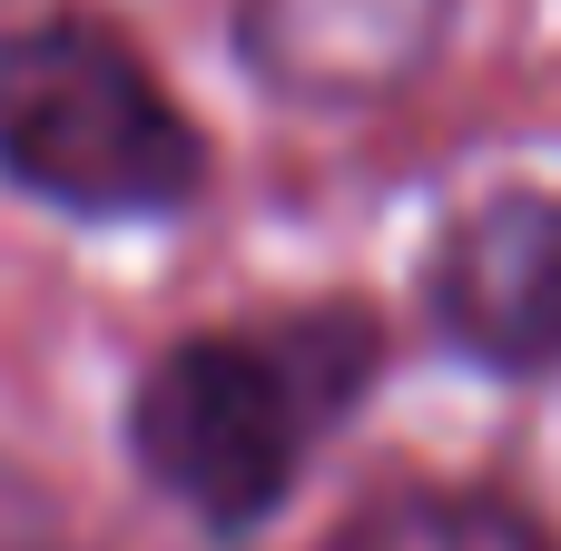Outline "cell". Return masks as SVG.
<instances>
[{
    "mask_svg": "<svg viewBox=\"0 0 561 551\" xmlns=\"http://www.w3.org/2000/svg\"><path fill=\"white\" fill-rule=\"evenodd\" d=\"M434 315L503 375L561 365V197H483L434 256Z\"/></svg>",
    "mask_w": 561,
    "mask_h": 551,
    "instance_id": "cell-3",
    "label": "cell"
},
{
    "mask_svg": "<svg viewBox=\"0 0 561 551\" xmlns=\"http://www.w3.org/2000/svg\"><path fill=\"white\" fill-rule=\"evenodd\" d=\"M444 30V0H247V49L316 99L394 89Z\"/></svg>",
    "mask_w": 561,
    "mask_h": 551,
    "instance_id": "cell-4",
    "label": "cell"
},
{
    "mask_svg": "<svg viewBox=\"0 0 561 551\" xmlns=\"http://www.w3.org/2000/svg\"><path fill=\"white\" fill-rule=\"evenodd\" d=\"M0 551H69L59 513H49V493H39L20 463H0Z\"/></svg>",
    "mask_w": 561,
    "mask_h": 551,
    "instance_id": "cell-6",
    "label": "cell"
},
{
    "mask_svg": "<svg viewBox=\"0 0 561 551\" xmlns=\"http://www.w3.org/2000/svg\"><path fill=\"white\" fill-rule=\"evenodd\" d=\"M335 551H552V542L493 493H394V503L355 513Z\"/></svg>",
    "mask_w": 561,
    "mask_h": 551,
    "instance_id": "cell-5",
    "label": "cell"
},
{
    "mask_svg": "<svg viewBox=\"0 0 561 551\" xmlns=\"http://www.w3.org/2000/svg\"><path fill=\"white\" fill-rule=\"evenodd\" d=\"M375 335L355 315H306L276 335H187L138 384V463L207 532H247L296 493L316 434L355 404Z\"/></svg>",
    "mask_w": 561,
    "mask_h": 551,
    "instance_id": "cell-1",
    "label": "cell"
},
{
    "mask_svg": "<svg viewBox=\"0 0 561 551\" xmlns=\"http://www.w3.org/2000/svg\"><path fill=\"white\" fill-rule=\"evenodd\" d=\"M0 177L69 217H158L197 187V128L128 39L39 20L0 39Z\"/></svg>",
    "mask_w": 561,
    "mask_h": 551,
    "instance_id": "cell-2",
    "label": "cell"
}]
</instances>
